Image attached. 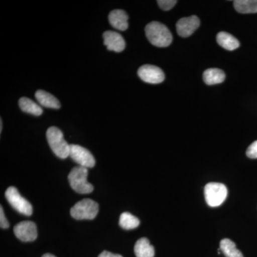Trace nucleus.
I'll return each mask as SVG.
<instances>
[{"mask_svg":"<svg viewBox=\"0 0 257 257\" xmlns=\"http://www.w3.org/2000/svg\"><path fill=\"white\" fill-rule=\"evenodd\" d=\"M135 253L137 257H154L155 248L147 238H141L135 243Z\"/></svg>","mask_w":257,"mask_h":257,"instance_id":"nucleus-16","label":"nucleus"},{"mask_svg":"<svg viewBox=\"0 0 257 257\" xmlns=\"http://www.w3.org/2000/svg\"><path fill=\"white\" fill-rule=\"evenodd\" d=\"M0 226H1V228H3V229H8L10 226L8 219L5 217L4 210H3V208L2 206L0 207Z\"/></svg>","mask_w":257,"mask_h":257,"instance_id":"nucleus-23","label":"nucleus"},{"mask_svg":"<svg viewBox=\"0 0 257 257\" xmlns=\"http://www.w3.org/2000/svg\"><path fill=\"white\" fill-rule=\"evenodd\" d=\"M69 157L79 166L85 168H92L95 165V159L89 150L77 145H70Z\"/></svg>","mask_w":257,"mask_h":257,"instance_id":"nucleus-7","label":"nucleus"},{"mask_svg":"<svg viewBox=\"0 0 257 257\" xmlns=\"http://www.w3.org/2000/svg\"><path fill=\"white\" fill-rule=\"evenodd\" d=\"M246 154L248 158L257 159V140L248 147Z\"/></svg>","mask_w":257,"mask_h":257,"instance_id":"nucleus-22","label":"nucleus"},{"mask_svg":"<svg viewBox=\"0 0 257 257\" xmlns=\"http://www.w3.org/2000/svg\"><path fill=\"white\" fill-rule=\"evenodd\" d=\"M226 75L224 71L219 69L211 68L204 71L203 74V80L208 85L220 84L224 82Z\"/></svg>","mask_w":257,"mask_h":257,"instance_id":"nucleus-15","label":"nucleus"},{"mask_svg":"<svg viewBox=\"0 0 257 257\" xmlns=\"http://www.w3.org/2000/svg\"><path fill=\"white\" fill-rule=\"evenodd\" d=\"M35 97L41 106L51 109H60L61 104L58 99L50 93L44 90H38L35 93Z\"/></svg>","mask_w":257,"mask_h":257,"instance_id":"nucleus-13","label":"nucleus"},{"mask_svg":"<svg viewBox=\"0 0 257 257\" xmlns=\"http://www.w3.org/2000/svg\"><path fill=\"white\" fill-rule=\"evenodd\" d=\"M234 9L241 14L257 13V0H235Z\"/></svg>","mask_w":257,"mask_h":257,"instance_id":"nucleus-18","label":"nucleus"},{"mask_svg":"<svg viewBox=\"0 0 257 257\" xmlns=\"http://www.w3.org/2000/svg\"><path fill=\"white\" fill-rule=\"evenodd\" d=\"M138 74L142 80L149 84H160L165 79L163 71L160 67L151 64H145L140 67Z\"/></svg>","mask_w":257,"mask_h":257,"instance_id":"nucleus-8","label":"nucleus"},{"mask_svg":"<svg viewBox=\"0 0 257 257\" xmlns=\"http://www.w3.org/2000/svg\"><path fill=\"white\" fill-rule=\"evenodd\" d=\"M88 169L85 167H74L68 175L71 187L79 194H89L94 190L92 184L87 182Z\"/></svg>","mask_w":257,"mask_h":257,"instance_id":"nucleus-3","label":"nucleus"},{"mask_svg":"<svg viewBox=\"0 0 257 257\" xmlns=\"http://www.w3.org/2000/svg\"><path fill=\"white\" fill-rule=\"evenodd\" d=\"M177 3V1L176 0H159L157 1V4L164 11H169V10H172Z\"/></svg>","mask_w":257,"mask_h":257,"instance_id":"nucleus-21","label":"nucleus"},{"mask_svg":"<svg viewBox=\"0 0 257 257\" xmlns=\"http://www.w3.org/2000/svg\"><path fill=\"white\" fill-rule=\"evenodd\" d=\"M99 205L90 199H84L76 203L70 210V214L74 219L77 220L89 219L92 220L97 215Z\"/></svg>","mask_w":257,"mask_h":257,"instance_id":"nucleus-4","label":"nucleus"},{"mask_svg":"<svg viewBox=\"0 0 257 257\" xmlns=\"http://www.w3.org/2000/svg\"><path fill=\"white\" fill-rule=\"evenodd\" d=\"M216 42L225 50L233 51L240 46L239 40L226 32H220L216 35Z\"/></svg>","mask_w":257,"mask_h":257,"instance_id":"nucleus-14","label":"nucleus"},{"mask_svg":"<svg viewBox=\"0 0 257 257\" xmlns=\"http://www.w3.org/2000/svg\"><path fill=\"white\" fill-rule=\"evenodd\" d=\"M1 124H0V125H1V126H0V132H1L2 133V131H3V121H2V119H1Z\"/></svg>","mask_w":257,"mask_h":257,"instance_id":"nucleus-26","label":"nucleus"},{"mask_svg":"<svg viewBox=\"0 0 257 257\" xmlns=\"http://www.w3.org/2000/svg\"><path fill=\"white\" fill-rule=\"evenodd\" d=\"M15 236L23 241H33L37 239V226L33 221H24L14 227Z\"/></svg>","mask_w":257,"mask_h":257,"instance_id":"nucleus-9","label":"nucleus"},{"mask_svg":"<svg viewBox=\"0 0 257 257\" xmlns=\"http://www.w3.org/2000/svg\"><path fill=\"white\" fill-rule=\"evenodd\" d=\"M47 139L51 150L60 159L69 157L70 145L64 140L63 133L60 128L51 126L47 131Z\"/></svg>","mask_w":257,"mask_h":257,"instance_id":"nucleus-2","label":"nucleus"},{"mask_svg":"<svg viewBox=\"0 0 257 257\" xmlns=\"http://www.w3.org/2000/svg\"><path fill=\"white\" fill-rule=\"evenodd\" d=\"M5 197L15 210L23 215L30 216L32 214V204L22 197L18 189L10 187L5 192Z\"/></svg>","mask_w":257,"mask_h":257,"instance_id":"nucleus-6","label":"nucleus"},{"mask_svg":"<svg viewBox=\"0 0 257 257\" xmlns=\"http://www.w3.org/2000/svg\"><path fill=\"white\" fill-rule=\"evenodd\" d=\"M200 20L195 15L180 19L177 22L176 28L177 34L182 37H189L199 28Z\"/></svg>","mask_w":257,"mask_h":257,"instance_id":"nucleus-10","label":"nucleus"},{"mask_svg":"<svg viewBox=\"0 0 257 257\" xmlns=\"http://www.w3.org/2000/svg\"><path fill=\"white\" fill-rule=\"evenodd\" d=\"M19 106L24 112L35 116H40L43 113L41 106L28 97L20 98L19 100Z\"/></svg>","mask_w":257,"mask_h":257,"instance_id":"nucleus-17","label":"nucleus"},{"mask_svg":"<svg viewBox=\"0 0 257 257\" xmlns=\"http://www.w3.org/2000/svg\"><path fill=\"white\" fill-rule=\"evenodd\" d=\"M145 34L150 43L157 47L170 46L173 39L169 29L159 22L148 24L145 28Z\"/></svg>","mask_w":257,"mask_h":257,"instance_id":"nucleus-1","label":"nucleus"},{"mask_svg":"<svg viewBox=\"0 0 257 257\" xmlns=\"http://www.w3.org/2000/svg\"><path fill=\"white\" fill-rule=\"evenodd\" d=\"M220 249L226 257H243L242 253L236 248L234 241L229 239L221 240Z\"/></svg>","mask_w":257,"mask_h":257,"instance_id":"nucleus-19","label":"nucleus"},{"mask_svg":"<svg viewBox=\"0 0 257 257\" xmlns=\"http://www.w3.org/2000/svg\"><path fill=\"white\" fill-rule=\"evenodd\" d=\"M42 257H56L54 255L51 254V253H45Z\"/></svg>","mask_w":257,"mask_h":257,"instance_id":"nucleus-25","label":"nucleus"},{"mask_svg":"<svg viewBox=\"0 0 257 257\" xmlns=\"http://www.w3.org/2000/svg\"><path fill=\"white\" fill-rule=\"evenodd\" d=\"M119 226L126 230L134 229L138 227L140 224V219L128 212H124L119 218Z\"/></svg>","mask_w":257,"mask_h":257,"instance_id":"nucleus-20","label":"nucleus"},{"mask_svg":"<svg viewBox=\"0 0 257 257\" xmlns=\"http://www.w3.org/2000/svg\"><path fill=\"white\" fill-rule=\"evenodd\" d=\"M128 17L126 12L121 10H114L109 15V23L113 28L119 31L127 30Z\"/></svg>","mask_w":257,"mask_h":257,"instance_id":"nucleus-12","label":"nucleus"},{"mask_svg":"<svg viewBox=\"0 0 257 257\" xmlns=\"http://www.w3.org/2000/svg\"><path fill=\"white\" fill-rule=\"evenodd\" d=\"M228 191L224 184L211 182L204 187V196L208 205L217 207L224 203L227 197Z\"/></svg>","mask_w":257,"mask_h":257,"instance_id":"nucleus-5","label":"nucleus"},{"mask_svg":"<svg viewBox=\"0 0 257 257\" xmlns=\"http://www.w3.org/2000/svg\"><path fill=\"white\" fill-rule=\"evenodd\" d=\"M104 45L108 50L121 52L125 49L126 44L124 38L118 32L106 31L103 34Z\"/></svg>","mask_w":257,"mask_h":257,"instance_id":"nucleus-11","label":"nucleus"},{"mask_svg":"<svg viewBox=\"0 0 257 257\" xmlns=\"http://www.w3.org/2000/svg\"><path fill=\"white\" fill-rule=\"evenodd\" d=\"M98 257H123L122 256H121L120 254H115V253L109 252V251H102L100 253V254L99 255V256Z\"/></svg>","mask_w":257,"mask_h":257,"instance_id":"nucleus-24","label":"nucleus"}]
</instances>
